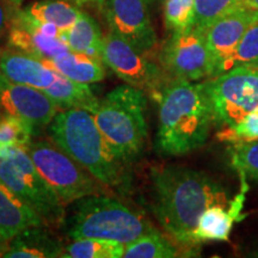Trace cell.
Instances as JSON below:
<instances>
[{
	"label": "cell",
	"instance_id": "cell-13",
	"mask_svg": "<svg viewBox=\"0 0 258 258\" xmlns=\"http://www.w3.org/2000/svg\"><path fill=\"white\" fill-rule=\"evenodd\" d=\"M59 111L43 90L14 83L0 73V115L18 117L38 129L49 125Z\"/></svg>",
	"mask_w": 258,
	"mask_h": 258
},
{
	"label": "cell",
	"instance_id": "cell-16",
	"mask_svg": "<svg viewBox=\"0 0 258 258\" xmlns=\"http://www.w3.org/2000/svg\"><path fill=\"white\" fill-rule=\"evenodd\" d=\"M40 215L0 180V235L10 243L29 227L43 226Z\"/></svg>",
	"mask_w": 258,
	"mask_h": 258
},
{
	"label": "cell",
	"instance_id": "cell-15",
	"mask_svg": "<svg viewBox=\"0 0 258 258\" xmlns=\"http://www.w3.org/2000/svg\"><path fill=\"white\" fill-rule=\"evenodd\" d=\"M0 73L14 83L46 90L55 82L56 72L43 60L8 48L0 55Z\"/></svg>",
	"mask_w": 258,
	"mask_h": 258
},
{
	"label": "cell",
	"instance_id": "cell-21",
	"mask_svg": "<svg viewBox=\"0 0 258 258\" xmlns=\"http://www.w3.org/2000/svg\"><path fill=\"white\" fill-rule=\"evenodd\" d=\"M234 221L239 219L225 206H211L202 213L192 232L194 244L198 246L206 241H228Z\"/></svg>",
	"mask_w": 258,
	"mask_h": 258
},
{
	"label": "cell",
	"instance_id": "cell-28",
	"mask_svg": "<svg viewBox=\"0 0 258 258\" xmlns=\"http://www.w3.org/2000/svg\"><path fill=\"white\" fill-rule=\"evenodd\" d=\"M195 0H165L164 19L167 30L179 31L190 28L194 23Z\"/></svg>",
	"mask_w": 258,
	"mask_h": 258
},
{
	"label": "cell",
	"instance_id": "cell-37",
	"mask_svg": "<svg viewBox=\"0 0 258 258\" xmlns=\"http://www.w3.org/2000/svg\"><path fill=\"white\" fill-rule=\"evenodd\" d=\"M2 51H3V50H2V48H0V55H2Z\"/></svg>",
	"mask_w": 258,
	"mask_h": 258
},
{
	"label": "cell",
	"instance_id": "cell-25",
	"mask_svg": "<svg viewBox=\"0 0 258 258\" xmlns=\"http://www.w3.org/2000/svg\"><path fill=\"white\" fill-rule=\"evenodd\" d=\"M36 128L18 117L0 115V153L9 148L30 145Z\"/></svg>",
	"mask_w": 258,
	"mask_h": 258
},
{
	"label": "cell",
	"instance_id": "cell-36",
	"mask_svg": "<svg viewBox=\"0 0 258 258\" xmlns=\"http://www.w3.org/2000/svg\"><path fill=\"white\" fill-rule=\"evenodd\" d=\"M253 256H256V257H258V251H256V252H254V254Z\"/></svg>",
	"mask_w": 258,
	"mask_h": 258
},
{
	"label": "cell",
	"instance_id": "cell-5",
	"mask_svg": "<svg viewBox=\"0 0 258 258\" xmlns=\"http://www.w3.org/2000/svg\"><path fill=\"white\" fill-rule=\"evenodd\" d=\"M66 225L67 235L73 240L99 238L123 245L156 228L143 214L105 194L90 195L73 202Z\"/></svg>",
	"mask_w": 258,
	"mask_h": 258
},
{
	"label": "cell",
	"instance_id": "cell-18",
	"mask_svg": "<svg viewBox=\"0 0 258 258\" xmlns=\"http://www.w3.org/2000/svg\"><path fill=\"white\" fill-rule=\"evenodd\" d=\"M43 91L53 99L59 110L84 109L93 114L99 104V99L89 84L74 82L59 72H56L55 82Z\"/></svg>",
	"mask_w": 258,
	"mask_h": 258
},
{
	"label": "cell",
	"instance_id": "cell-32",
	"mask_svg": "<svg viewBox=\"0 0 258 258\" xmlns=\"http://www.w3.org/2000/svg\"><path fill=\"white\" fill-rule=\"evenodd\" d=\"M8 247H9V241L4 239V238L0 235V257L4 256L5 251L8 250Z\"/></svg>",
	"mask_w": 258,
	"mask_h": 258
},
{
	"label": "cell",
	"instance_id": "cell-6",
	"mask_svg": "<svg viewBox=\"0 0 258 258\" xmlns=\"http://www.w3.org/2000/svg\"><path fill=\"white\" fill-rule=\"evenodd\" d=\"M0 180L27 202L46 224L61 225L64 205L36 169L25 147L0 153Z\"/></svg>",
	"mask_w": 258,
	"mask_h": 258
},
{
	"label": "cell",
	"instance_id": "cell-10",
	"mask_svg": "<svg viewBox=\"0 0 258 258\" xmlns=\"http://www.w3.org/2000/svg\"><path fill=\"white\" fill-rule=\"evenodd\" d=\"M159 60L170 80L200 82L213 74L206 31L196 27L172 31L161 48Z\"/></svg>",
	"mask_w": 258,
	"mask_h": 258
},
{
	"label": "cell",
	"instance_id": "cell-2",
	"mask_svg": "<svg viewBox=\"0 0 258 258\" xmlns=\"http://www.w3.org/2000/svg\"><path fill=\"white\" fill-rule=\"evenodd\" d=\"M158 103V152L183 156L206 144L214 120L203 82L170 80Z\"/></svg>",
	"mask_w": 258,
	"mask_h": 258
},
{
	"label": "cell",
	"instance_id": "cell-35",
	"mask_svg": "<svg viewBox=\"0 0 258 258\" xmlns=\"http://www.w3.org/2000/svg\"><path fill=\"white\" fill-rule=\"evenodd\" d=\"M145 2H146L147 4H151V3H154V2H157V0H145Z\"/></svg>",
	"mask_w": 258,
	"mask_h": 258
},
{
	"label": "cell",
	"instance_id": "cell-29",
	"mask_svg": "<svg viewBox=\"0 0 258 258\" xmlns=\"http://www.w3.org/2000/svg\"><path fill=\"white\" fill-rule=\"evenodd\" d=\"M235 66L258 69V19L247 29L228 63V70ZM227 70V71H228Z\"/></svg>",
	"mask_w": 258,
	"mask_h": 258
},
{
	"label": "cell",
	"instance_id": "cell-3",
	"mask_svg": "<svg viewBox=\"0 0 258 258\" xmlns=\"http://www.w3.org/2000/svg\"><path fill=\"white\" fill-rule=\"evenodd\" d=\"M53 143L108 188L124 185V161L103 137L92 112L84 109L60 110L48 125Z\"/></svg>",
	"mask_w": 258,
	"mask_h": 258
},
{
	"label": "cell",
	"instance_id": "cell-26",
	"mask_svg": "<svg viewBox=\"0 0 258 258\" xmlns=\"http://www.w3.org/2000/svg\"><path fill=\"white\" fill-rule=\"evenodd\" d=\"M239 6H243V0H195L191 27L206 31L219 18Z\"/></svg>",
	"mask_w": 258,
	"mask_h": 258
},
{
	"label": "cell",
	"instance_id": "cell-22",
	"mask_svg": "<svg viewBox=\"0 0 258 258\" xmlns=\"http://www.w3.org/2000/svg\"><path fill=\"white\" fill-rule=\"evenodd\" d=\"M23 11L41 23L55 25L61 34L69 31L78 21L82 11L74 5L60 0H40L32 3Z\"/></svg>",
	"mask_w": 258,
	"mask_h": 258
},
{
	"label": "cell",
	"instance_id": "cell-12",
	"mask_svg": "<svg viewBox=\"0 0 258 258\" xmlns=\"http://www.w3.org/2000/svg\"><path fill=\"white\" fill-rule=\"evenodd\" d=\"M8 46L43 61L53 60L71 50L55 25L35 21L23 10H18L12 15L8 31Z\"/></svg>",
	"mask_w": 258,
	"mask_h": 258
},
{
	"label": "cell",
	"instance_id": "cell-24",
	"mask_svg": "<svg viewBox=\"0 0 258 258\" xmlns=\"http://www.w3.org/2000/svg\"><path fill=\"white\" fill-rule=\"evenodd\" d=\"M125 245L99 238L76 239L63 251L64 258H121Z\"/></svg>",
	"mask_w": 258,
	"mask_h": 258
},
{
	"label": "cell",
	"instance_id": "cell-31",
	"mask_svg": "<svg viewBox=\"0 0 258 258\" xmlns=\"http://www.w3.org/2000/svg\"><path fill=\"white\" fill-rule=\"evenodd\" d=\"M12 15L6 5V0H0V38L9 31Z\"/></svg>",
	"mask_w": 258,
	"mask_h": 258
},
{
	"label": "cell",
	"instance_id": "cell-7",
	"mask_svg": "<svg viewBox=\"0 0 258 258\" xmlns=\"http://www.w3.org/2000/svg\"><path fill=\"white\" fill-rule=\"evenodd\" d=\"M36 169L64 206L90 195L106 194L104 184L64 151L47 140L31 141L25 147Z\"/></svg>",
	"mask_w": 258,
	"mask_h": 258
},
{
	"label": "cell",
	"instance_id": "cell-30",
	"mask_svg": "<svg viewBox=\"0 0 258 258\" xmlns=\"http://www.w3.org/2000/svg\"><path fill=\"white\" fill-rule=\"evenodd\" d=\"M222 140L232 143H250L258 140V109L250 111L235 122L234 124L226 127L220 134Z\"/></svg>",
	"mask_w": 258,
	"mask_h": 258
},
{
	"label": "cell",
	"instance_id": "cell-34",
	"mask_svg": "<svg viewBox=\"0 0 258 258\" xmlns=\"http://www.w3.org/2000/svg\"><path fill=\"white\" fill-rule=\"evenodd\" d=\"M72 2L78 3V4H83V3H98V4H103L104 0H72Z\"/></svg>",
	"mask_w": 258,
	"mask_h": 258
},
{
	"label": "cell",
	"instance_id": "cell-17",
	"mask_svg": "<svg viewBox=\"0 0 258 258\" xmlns=\"http://www.w3.org/2000/svg\"><path fill=\"white\" fill-rule=\"evenodd\" d=\"M63 247L60 240L42 226L29 227L10 240L6 258H53L62 257Z\"/></svg>",
	"mask_w": 258,
	"mask_h": 258
},
{
	"label": "cell",
	"instance_id": "cell-19",
	"mask_svg": "<svg viewBox=\"0 0 258 258\" xmlns=\"http://www.w3.org/2000/svg\"><path fill=\"white\" fill-rule=\"evenodd\" d=\"M61 38L72 51L103 62L104 36L98 23L85 12L82 11L76 24L69 31L61 34Z\"/></svg>",
	"mask_w": 258,
	"mask_h": 258
},
{
	"label": "cell",
	"instance_id": "cell-33",
	"mask_svg": "<svg viewBox=\"0 0 258 258\" xmlns=\"http://www.w3.org/2000/svg\"><path fill=\"white\" fill-rule=\"evenodd\" d=\"M243 5L247 8L258 10V0H243Z\"/></svg>",
	"mask_w": 258,
	"mask_h": 258
},
{
	"label": "cell",
	"instance_id": "cell-9",
	"mask_svg": "<svg viewBox=\"0 0 258 258\" xmlns=\"http://www.w3.org/2000/svg\"><path fill=\"white\" fill-rule=\"evenodd\" d=\"M103 62L125 84L143 90L156 101L170 82L163 67L111 30L104 36Z\"/></svg>",
	"mask_w": 258,
	"mask_h": 258
},
{
	"label": "cell",
	"instance_id": "cell-27",
	"mask_svg": "<svg viewBox=\"0 0 258 258\" xmlns=\"http://www.w3.org/2000/svg\"><path fill=\"white\" fill-rule=\"evenodd\" d=\"M230 163L239 175L258 182V140L235 143L230 148Z\"/></svg>",
	"mask_w": 258,
	"mask_h": 258
},
{
	"label": "cell",
	"instance_id": "cell-23",
	"mask_svg": "<svg viewBox=\"0 0 258 258\" xmlns=\"http://www.w3.org/2000/svg\"><path fill=\"white\" fill-rule=\"evenodd\" d=\"M179 245L157 228L139 239L125 245L123 257L127 258H173L180 256Z\"/></svg>",
	"mask_w": 258,
	"mask_h": 258
},
{
	"label": "cell",
	"instance_id": "cell-8",
	"mask_svg": "<svg viewBox=\"0 0 258 258\" xmlns=\"http://www.w3.org/2000/svg\"><path fill=\"white\" fill-rule=\"evenodd\" d=\"M214 124L230 127L258 109V69L235 66L203 82Z\"/></svg>",
	"mask_w": 258,
	"mask_h": 258
},
{
	"label": "cell",
	"instance_id": "cell-11",
	"mask_svg": "<svg viewBox=\"0 0 258 258\" xmlns=\"http://www.w3.org/2000/svg\"><path fill=\"white\" fill-rule=\"evenodd\" d=\"M102 5L112 32L145 55L156 49L158 38L145 0H104Z\"/></svg>",
	"mask_w": 258,
	"mask_h": 258
},
{
	"label": "cell",
	"instance_id": "cell-1",
	"mask_svg": "<svg viewBox=\"0 0 258 258\" xmlns=\"http://www.w3.org/2000/svg\"><path fill=\"white\" fill-rule=\"evenodd\" d=\"M152 212L163 230L179 246L191 250L200 217L208 207L226 206L227 191L202 171L167 165L152 171Z\"/></svg>",
	"mask_w": 258,
	"mask_h": 258
},
{
	"label": "cell",
	"instance_id": "cell-14",
	"mask_svg": "<svg viewBox=\"0 0 258 258\" xmlns=\"http://www.w3.org/2000/svg\"><path fill=\"white\" fill-rule=\"evenodd\" d=\"M257 19L258 10L243 5L222 16L206 30V40L213 64L212 77L228 70L235 48Z\"/></svg>",
	"mask_w": 258,
	"mask_h": 258
},
{
	"label": "cell",
	"instance_id": "cell-4",
	"mask_svg": "<svg viewBox=\"0 0 258 258\" xmlns=\"http://www.w3.org/2000/svg\"><path fill=\"white\" fill-rule=\"evenodd\" d=\"M147 101L143 90L125 84L111 90L93 112L106 143L125 164L137 159L146 144Z\"/></svg>",
	"mask_w": 258,
	"mask_h": 258
},
{
	"label": "cell",
	"instance_id": "cell-20",
	"mask_svg": "<svg viewBox=\"0 0 258 258\" xmlns=\"http://www.w3.org/2000/svg\"><path fill=\"white\" fill-rule=\"evenodd\" d=\"M44 62L51 70L74 82L93 84L102 82L106 77L104 62L72 50L53 60H44Z\"/></svg>",
	"mask_w": 258,
	"mask_h": 258
}]
</instances>
